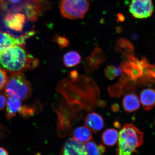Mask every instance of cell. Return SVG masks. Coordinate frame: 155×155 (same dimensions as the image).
<instances>
[{"label":"cell","mask_w":155,"mask_h":155,"mask_svg":"<svg viewBox=\"0 0 155 155\" xmlns=\"http://www.w3.org/2000/svg\"><path fill=\"white\" fill-rule=\"evenodd\" d=\"M56 91L64 97L71 110L75 112L82 107L86 111H91L96 108L100 98L97 85L86 75H79L74 81L62 79L58 83Z\"/></svg>","instance_id":"cell-1"},{"label":"cell","mask_w":155,"mask_h":155,"mask_svg":"<svg viewBox=\"0 0 155 155\" xmlns=\"http://www.w3.org/2000/svg\"><path fill=\"white\" fill-rule=\"evenodd\" d=\"M24 46L15 45L0 53V67L11 73L32 70L37 67L39 61L29 54Z\"/></svg>","instance_id":"cell-2"},{"label":"cell","mask_w":155,"mask_h":155,"mask_svg":"<svg viewBox=\"0 0 155 155\" xmlns=\"http://www.w3.org/2000/svg\"><path fill=\"white\" fill-rule=\"evenodd\" d=\"M143 142V132L133 124H125L119 133L116 155H133Z\"/></svg>","instance_id":"cell-3"},{"label":"cell","mask_w":155,"mask_h":155,"mask_svg":"<svg viewBox=\"0 0 155 155\" xmlns=\"http://www.w3.org/2000/svg\"><path fill=\"white\" fill-rule=\"evenodd\" d=\"M4 88L5 95L20 100H26L31 95V85L22 72H12L8 75Z\"/></svg>","instance_id":"cell-4"},{"label":"cell","mask_w":155,"mask_h":155,"mask_svg":"<svg viewBox=\"0 0 155 155\" xmlns=\"http://www.w3.org/2000/svg\"><path fill=\"white\" fill-rule=\"evenodd\" d=\"M89 7V0H61L59 3L62 16L71 20L84 18Z\"/></svg>","instance_id":"cell-5"},{"label":"cell","mask_w":155,"mask_h":155,"mask_svg":"<svg viewBox=\"0 0 155 155\" xmlns=\"http://www.w3.org/2000/svg\"><path fill=\"white\" fill-rule=\"evenodd\" d=\"M154 9L152 0H132L129 6L131 16L137 19L146 18L151 17Z\"/></svg>","instance_id":"cell-6"},{"label":"cell","mask_w":155,"mask_h":155,"mask_svg":"<svg viewBox=\"0 0 155 155\" xmlns=\"http://www.w3.org/2000/svg\"><path fill=\"white\" fill-rule=\"evenodd\" d=\"M106 61L105 55L102 50L96 46L91 54L83 62L86 76L91 77L100 66Z\"/></svg>","instance_id":"cell-7"},{"label":"cell","mask_w":155,"mask_h":155,"mask_svg":"<svg viewBox=\"0 0 155 155\" xmlns=\"http://www.w3.org/2000/svg\"><path fill=\"white\" fill-rule=\"evenodd\" d=\"M35 34V31L26 33L19 37H15L7 33L0 32V53L11 46H24L26 41Z\"/></svg>","instance_id":"cell-8"},{"label":"cell","mask_w":155,"mask_h":155,"mask_svg":"<svg viewBox=\"0 0 155 155\" xmlns=\"http://www.w3.org/2000/svg\"><path fill=\"white\" fill-rule=\"evenodd\" d=\"M60 155H87V153L84 144L72 138L65 143Z\"/></svg>","instance_id":"cell-9"},{"label":"cell","mask_w":155,"mask_h":155,"mask_svg":"<svg viewBox=\"0 0 155 155\" xmlns=\"http://www.w3.org/2000/svg\"><path fill=\"white\" fill-rule=\"evenodd\" d=\"M25 19V15L22 13H11L6 15L4 22L5 26L11 30L21 32L24 28Z\"/></svg>","instance_id":"cell-10"},{"label":"cell","mask_w":155,"mask_h":155,"mask_svg":"<svg viewBox=\"0 0 155 155\" xmlns=\"http://www.w3.org/2000/svg\"><path fill=\"white\" fill-rule=\"evenodd\" d=\"M84 123L86 127L95 133L101 130L104 124L102 116L96 112L88 114L85 118Z\"/></svg>","instance_id":"cell-11"},{"label":"cell","mask_w":155,"mask_h":155,"mask_svg":"<svg viewBox=\"0 0 155 155\" xmlns=\"http://www.w3.org/2000/svg\"><path fill=\"white\" fill-rule=\"evenodd\" d=\"M140 101L143 107L146 111H150L155 107V90L148 88L141 91Z\"/></svg>","instance_id":"cell-12"},{"label":"cell","mask_w":155,"mask_h":155,"mask_svg":"<svg viewBox=\"0 0 155 155\" xmlns=\"http://www.w3.org/2000/svg\"><path fill=\"white\" fill-rule=\"evenodd\" d=\"M140 100L136 94H127L123 99V107L124 111L127 113L137 111L140 108Z\"/></svg>","instance_id":"cell-13"},{"label":"cell","mask_w":155,"mask_h":155,"mask_svg":"<svg viewBox=\"0 0 155 155\" xmlns=\"http://www.w3.org/2000/svg\"><path fill=\"white\" fill-rule=\"evenodd\" d=\"M6 117L8 120L12 119L18 112L22 106L20 100L14 97H8L6 101Z\"/></svg>","instance_id":"cell-14"},{"label":"cell","mask_w":155,"mask_h":155,"mask_svg":"<svg viewBox=\"0 0 155 155\" xmlns=\"http://www.w3.org/2000/svg\"><path fill=\"white\" fill-rule=\"evenodd\" d=\"M73 138L79 142L84 143L92 140V134L87 127L82 126L77 128L73 131Z\"/></svg>","instance_id":"cell-15"},{"label":"cell","mask_w":155,"mask_h":155,"mask_svg":"<svg viewBox=\"0 0 155 155\" xmlns=\"http://www.w3.org/2000/svg\"><path fill=\"white\" fill-rule=\"evenodd\" d=\"M119 133L114 129L106 130L103 133L102 140L104 144L108 146H113L117 142Z\"/></svg>","instance_id":"cell-16"},{"label":"cell","mask_w":155,"mask_h":155,"mask_svg":"<svg viewBox=\"0 0 155 155\" xmlns=\"http://www.w3.org/2000/svg\"><path fill=\"white\" fill-rule=\"evenodd\" d=\"M81 56L76 51L71 50L68 52L64 55L63 63L68 68L75 66L81 63Z\"/></svg>","instance_id":"cell-17"},{"label":"cell","mask_w":155,"mask_h":155,"mask_svg":"<svg viewBox=\"0 0 155 155\" xmlns=\"http://www.w3.org/2000/svg\"><path fill=\"white\" fill-rule=\"evenodd\" d=\"M42 106L38 101L36 102V103L32 106L22 105L18 113L22 117L26 119L35 115L39 111H40L42 109L41 108Z\"/></svg>","instance_id":"cell-18"},{"label":"cell","mask_w":155,"mask_h":155,"mask_svg":"<svg viewBox=\"0 0 155 155\" xmlns=\"http://www.w3.org/2000/svg\"><path fill=\"white\" fill-rule=\"evenodd\" d=\"M87 155H103L105 152V148L104 145H97L95 141L91 140L85 145Z\"/></svg>","instance_id":"cell-19"},{"label":"cell","mask_w":155,"mask_h":155,"mask_svg":"<svg viewBox=\"0 0 155 155\" xmlns=\"http://www.w3.org/2000/svg\"><path fill=\"white\" fill-rule=\"evenodd\" d=\"M121 69L114 65L108 66L104 70V74L110 80H113L121 74Z\"/></svg>","instance_id":"cell-20"},{"label":"cell","mask_w":155,"mask_h":155,"mask_svg":"<svg viewBox=\"0 0 155 155\" xmlns=\"http://www.w3.org/2000/svg\"><path fill=\"white\" fill-rule=\"evenodd\" d=\"M52 41L57 43L61 49H62L65 48L69 47V41L65 35L61 36L59 34H56L54 35Z\"/></svg>","instance_id":"cell-21"},{"label":"cell","mask_w":155,"mask_h":155,"mask_svg":"<svg viewBox=\"0 0 155 155\" xmlns=\"http://www.w3.org/2000/svg\"><path fill=\"white\" fill-rule=\"evenodd\" d=\"M7 77L6 71L0 68V90L4 88L7 82Z\"/></svg>","instance_id":"cell-22"},{"label":"cell","mask_w":155,"mask_h":155,"mask_svg":"<svg viewBox=\"0 0 155 155\" xmlns=\"http://www.w3.org/2000/svg\"><path fill=\"white\" fill-rule=\"evenodd\" d=\"M6 98L5 94L0 93V111L4 109L6 104Z\"/></svg>","instance_id":"cell-23"},{"label":"cell","mask_w":155,"mask_h":155,"mask_svg":"<svg viewBox=\"0 0 155 155\" xmlns=\"http://www.w3.org/2000/svg\"><path fill=\"white\" fill-rule=\"evenodd\" d=\"M79 76L78 73L76 69L71 71L68 74L69 79L73 81H76Z\"/></svg>","instance_id":"cell-24"},{"label":"cell","mask_w":155,"mask_h":155,"mask_svg":"<svg viewBox=\"0 0 155 155\" xmlns=\"http://www.w3.org/2000/svg\"><path fill=\"white\" fill-rule=\"evenodd\" d=\"M0 155H9V153L5 148L0 147Z\"/></svg>","instance_id":"cell-25"},{"label":"cell","mask_w":155,"mask_h":155,"mask_svg":"<svg viewBox=\"0 0 155 155\" xmlns=\"http://www.w3.org/2000/svg\"><path fill=\"white\" fill-rule=\"evenodd\" d=\"M118 19L120 21L123 22L125 20V17H124V15L121 14H119L117 15Z\"/></svg>","instance_id":"cell-26"},{"label":"cell","mask_w":155,"mask_h":155,"mask_svg":"<svg viewBox=\"0 0 155 155\" xmlns=\"http://www.w3.org/2000/svg\"><path fill=\"white\" fill-rule=\"evenodd\" d=\"M106 102L103 101H101L99 102V106L101 107H104V106H105Z\"/></svg>","instance_id":"cell-27"},{"label":"cell","mask_w":155,"mask_h":155,"mask_svg":"<svg viewBox=\"0 0 155 155\" xmlns=\"http://www.w3.org/2000/svg\"><path fill=\"white\" fill-rule=\"evenodd\" d=\"M9 2L12 3H18L20 2L21 0H8Z\"/></svg>","instance_id":"cell-28"},{"label":"cell","mask_w":155,"mask_h":155,"mask_svg":"<svg viewBox=\"0 0 155 155\" xmlns=\"http://www.w3.org/2000/svg\"><path fill=\"white\" fill-rule=\"evenodd\" d=\"M3 129V127L2 126L1 124H0V135H1L2 134V130Z\"/></svg>","instance_id":"cell-29"},{"label":"cell","mask_w":155,"mask_h":155,"mask_svg":"<svg viewBox=\"0 0 155 155\" xmlns=\"http://www.w3.org/2000/svg\"><path fill=\"white\" fill-rule=\"evenodd\" d=\"M31 1H34V2H36L39 1V0H31Z\"/></svg>","instance_id":"cell-30"},{"label":"cell","mask_w":155,"mask_h":155,"mask_svg":"<svg viewBox=\"0 0 155 155\" xmlns=\"http://www.w3.org/2000/svg\"></svg>","instance_id":"cell-31"}]
</instances>
